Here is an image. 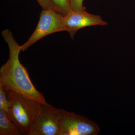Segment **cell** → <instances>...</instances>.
Returning a JSON list of instances; mask_svg holds the SVG:
<instances>
[{
	"label": "cell",
	"instance_id": "2",
	"mask_svg": "<svg viewBox=\"0 0 135 135\" xmlns=\"http://www.w3.org/2000/svg\"><path fill=\"white\" fill-rule=\"evenodd\" d=\"M6 92L10 104L6 113L8 118L19 128L23 135H28L41 111L42 104L15 91Z\"/></svg>",
	"mask_w": 135,
	"mask_h": 135
},
{
	"label": "cell",
	"instance_id": "9",
	"mask_svg": "<svg viewBox=\"0 0 135 135\" xmlns=\"http://www.w3.org/2000/svg\"><path fill=\"white\" fill-rule=\"evenodd\" d=\"M9 102L8 100L7 92L0 86V110L7 112L9 106Z\"/></svg>",
	"mask_w": 135,
	"mask_h": 135
},
{
	"label": "cell",
	"instance_id": "7",
	"mask_svg": "<svg viewBox=\"0 0 135 135\" xmlns=\"http://www.w3.org/2000/svg\"><path fill=\"white\" fill-rule=\"evenodd\" d=\"M21 135V131L9 119L6 112L0 110V135Z\"/></svg>",
	"mask_w": 135,
	"mask_h": 135
},
{
	"label": "cell",
	"instance_id": "10",
	"mask_svg": "<svg viewBox=\"0 0 135 135\" xmlns=\"http://www.w3.org/2000/svg\"><path fill=\"white\" fill-rule=\"evenodd\" d=\"M71 10L75 11H84L83 0H69Z\"/></svg>",
	"mask_w": 135,
	"mask_h": 135
},
{
	"label": "cell",
	"instance_id": "6",
	"mask_svg": "<svg viewBox=\"0 0 135 135\" xmlns=\"http://www.w3.org/2000/svg\"><path fill=\"white\" fill-rule=\"evenodd\" d=\"M65 31L70 34L73 40L77 31L81 28L92 26L107 25V23L99 15H92L85 11H73L71 10L64 16Z\"/></svg>",
	"mask_w": 135,
	"mask_h": 135
},
{
	"label": "cell",
	"instance_id": "8",
	"mask_svg": "<svg viewBox=\"0 0 135 135\" xmlns=\"http://www.w3.org/2000/svg\"><path fill=\"white\" fill-rule=\"evenodd\" d=\"M58 13L64 16L67 15L71 11L69 0H50Z\"/></svg>",
	"mask_w": 135,
	"mask_h": 135
},
{
	"label": "cell",
	"instance_id": "1",
	"mask_svg": "<svg viewBox=\"0 0 135 135\" xmlns=\"http://www.w3.org/2000/svg\"><path fill=\"white\" fill-rule=\"evenodd\" d=\"M9 49V58L0 69V86L5 91H13L42 104H47L45 97L34 86L26 68L20 63V46L11 32L5 29L2 32Z\"/></svg>",
	"mask_w": 135,
	"mask_h": 135
},
{
	"label": "cell",
	"instance_id": "11",
	"mask_svg": "<svg viewBox=\"0 0 135 135\" xmlns=\"http://www.w3.org/2000/svg\"><path fill=\"white\" fill-rule=\"evenodd\" d=\"M43 9H50L57 12L56 8L50 0H36Z\"/></svg>",
	"mask_w": 135,
	"mask_h": 135
},
{
	"label": "cell",
	"instance_id": "4",
	"mask_svg": "<svg viewBox=\"0 0 135 135\" xmlns=\"http://www.w3.org/2000/svg\"><path fill=\"white\" fill-rule=\"evenodd\" d=\"M59 135H97L100 129L84 116L60 109Z\"/></svg>",
	"mask_w": 135,
	"mask_h": 135
},
{
	"label": "cell",
	"instance_id": "5",
	"mask_svg": "<svg viewBox=\"0 0 135 135\" xmlns=\"http://www.w3.org/2000/svg\"><path fill=\"white\" fill-rule=\"evenodd\" d=\"M60 109L48 103L42 104L40 112L28 135H59Z\"/></svg>",
	"mask_w": 135,
	"mask_h": 135
},
{
	"label": "cell",
	"instance_id": "3",
	"mask_svg": "<svg viewBox=\"0 0 135 135\" xmlns=\"http://www.w3.org/2000/svg\"><path fill=\"white\" fill-rule=\"evenodd\" d=\"M65 31L64 16L50 9H43L40 15L37 26L28 40L20 46L21 51H24L31 46L49 35Z\"/></svg>",
	"mask_w": 135,
	"mask_h": 135
}]
</instances>
